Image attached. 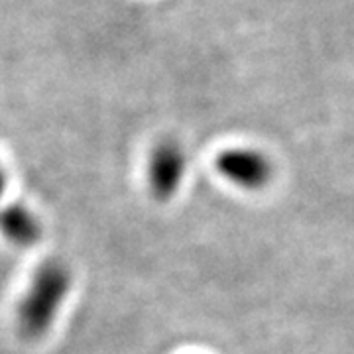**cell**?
Segmentation results:
<instances>
[{"instance_id": "5", "label": "cell", "mask_w": 354, "mask_h": 354, "mask_svg": "<svg viewBox=\"0 0 354 354\" xmlns=\"http://www.w3.org/2000/svg\"><path fill=\"white\" fill-rule=\"evenodd\" d=\"M4 189H6V176H4V171H2V167H0V197H2Z\"/></svg>"}, {"instance_id": "3", "label": "cell", "mask_w": 354, "mask_h": 354, "mask_svg": "<svg viewBox=\"0 0 354 354\" xmlns=\"http://www.w3.org/2000/svg\"><path fill=\"white\" fill-rule=\"evenodd\" d=\"M218 174L242 189L258 191L270 183L274 165L266 153L252 148H230L216 156Z\"/></svg>"}, {"instance_id": "2", "label": "cell", "mask_w": 354, "mask_h": 354, "mask_svg": "<svg viewBox=\"0 0 354 354\" xmlns=\"http://www.w3.org/2000/svg\"><path fill=\"white\" fill-rule=\"evenodd\" d=\"M187 152L177 140H162L148 162V185L156 201L174 199L187 174Z\"/></svg>"}, {"instance_id": "4", "label": "cell", "mask_w": 354, "mask_h": 354, "mask_svg": "<svg viewBox=\"0 0 354 354\" xmlns=\"http://www.w3.org/2000/svg\"><path fill=\"white\" fill-rule=\"evenodd\" d=\"M0 234L14 246H34L41 239V223L26 205H6L0 209Z\"/></svg>"}, {"instance_id": "1", "label": "cell", "mask_w": 354, "mask_h": 354, "mask_svg": "<svg viewBox=\"0 0 354 354\" xmlns=\"http://www.w3.org/2000/svg\"><path fill=\"white\" fill-rule=\"evenodd\" d=\"M71 286V270L62 260H48L39 266L16 309V323L22 337L38 341L53 327Z\"/></svg>"}]
</instances>
